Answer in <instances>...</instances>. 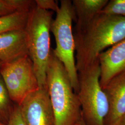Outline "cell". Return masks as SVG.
<instances>
[{
  "label": "cell",
  "mask_w": 125,
  "mask_h": 125,
  "mask_svg": "<svg viewBox=\"0 0 125 125\" xmlns=\"http://www.w3.org/2000/svg\"><path fill=\"white\" fill-rule=\"evenodd\" d=\"M73 32L78 73L97 61L106 49L125 39V17L99 13L84 26L74 27Z\"/></svg>",
  "instance_id": "obj_1"
},
{
  "label": "cell",
  "mask_w": 125,
  "mask_h": 125,
  "mask_svg": "<svg viewBox=\"0 0 125 125\" xmlns=\"http://www.w3.org/2000/svg\"><path fill=\"white\" fill-rule=\"evenodd\" d=\"M46 85L55 118V125H76L83 118L77 95L62 63L52 49Z\"/></svg>",
  "instance_id": "obj_2"
},
{
  "label": "cell",
  "mask_w": 125,
  "mask_h": 125,
  "mask_svg": "<svg viewBox=\"0 0 125 125\" xmlns=\"http://www.w3.org/2000/svg\"><path fill=\"white\" fill-rule=\"evenodd\" d=\"M53 13L35 6L29 12L24 28L28 55L33 62L40 88L46 87V71L52 49L50 33Z\"/></svg>",
  "instance_id": "obj_3"
},
{
  "label": "cell",
  "mask_w": 125,
  "mask_h": 125,
  "mask_svg": "<svg viewBox=\"0 0 125 125\" xmlns=\"http://www.w3.org/2000/svg\"><path fill=\"white\" fill-rule=\"evenodd\" d=\"M75 14L72 0H61L59 9L51 24L56 47L52 49L57 58L62 63L69 76L72 88L77 93L78 75L75 60V42L72 28Z\"/></svg>",
  "instance_id": "obj_4"
},
{
  "label": "cell",
  "mask_w": 125,
  "mask_h": 125,
  "mask_svg": "<svg viewBox=\"0 0 125 125\" xmlns=\"http://www.w3.org/2000/svg\"><path fill=\"white\" fill-rule=\"evenodd\" d=\"M78 89L76 93L82 116L87 125H106L108 112L107 97L100 83L98 60L78 73Z\"/></svg>",
  "instance_id": "obj_5"
},
{
  "label": "cell",
  "mask_w": 125,
  "mask_h": 125,
  "mask_svg": "<svg viewBox=\"0 0 125 125\" xmlns=\"http://www.w3.org/2000/svg\"><path fill=\"white\" fill-rule=\"evenodd\" d=\"M0 74L11 101L20 105L29 94L40 88L29 55L2 64Z\"/></svg>",
  "instance_id": "obj_6"
},
{
  "label": "cell",
  "mask_w": 125,
  "mask_h": 125,
  "mask_svg": "<svg viewBox=\"0 0 125 125\" xmlns=\"http://www.w3.org/2000/svg\"><path fill=\"white\" fill-rule=\"evenodd\" d=\"M26 125H55V118L46 87L29 94L18 105Z\"/></svg>",
  "instance_id": "obj_7"
},
{
  "label": "cell",
  "mask_w": 125,
  "mask_h": 125,
  "mask_svg": "<svg viewBox=\"0 0 125 125\" xmlns=\"http://www.w3.org/2000/svg\"><path fill=\"white\" fill-rule=\"evenodd\" d=\"M103 90L108 103L105 125H120L125 114V70L114 77Z\"/></svg>",
  "instance_id": "obj_8"
},
{
  "label": "cell",
  "mask_w": 125,
  "mask_h": 125,
  "mask_svg": "<svg viewBox=\"0 0 125 125\" xmlns=\"http://www.w3.org/2000/svg\"><path fill=\"white\" fill-rule=\"evenodd\" d=\"M98 60L100 83L103 89L114 77L125 70V39L103 51Z\"/></svg>",
  "instance_id": "obj_9"
},
{
  "label": "cell",
  "mask_w": 125,
  "mask_h": 125,
  "mask_svg": "<svg viewBox=\"0 0 125 125\" xmlns=\"http://www.w3.org/2000/svg\"><path fill=\"white\" fill-rule=\"evenodd\" d=\"M28 55L27 40L24 29L0 34V61L10 62Z\"/></svg>",
  "instance_id": "obj_10"
},
{
  "label": "cell",
  "mask_w": 125,
  "mask_h": 125,
  "mask_svg": "<svg viewBox=\"0 0 125 125\" xmlns=\"http://www.w3.org/2000/svg\"><path fill=\"white\" fill-rule=\"evenodd\" d=\"M108 0H74L72 1L75 14V27H83L100 13Z\"/></svg>",
  "instance_id": "obj_11"
},
{
  "label": "cell",
  "mask_w": 125,
  "mask_h": 125,
  "mask_svg": "<svg viewBox=\"0 0 125 125\" xmlns=\"http://www.w3.org/2000/svg\"><path fill=\"white\" fill-rule=\"evenodd\" d=\"M29 12L18 11L0 17V34L13 30L24 29Z\"/></svg>",
  "instance_id": "obj_12"
},
{
  "label": "cell",
  "mask_w": 125,
  "mask_h": 125,
  "mask_svg": "<svg viewBox=\"0 0 125 125\" xmlns=\"http://www.w3.org/2000/svg\"><path fill=\"white\" fill-rule=\"evenodd\" d=\"M35 6L32 0H0V17L18 11L29 12Z\"/></svg>",
  "instance_id": "obj_13"
},
{
  "label": "cell",
  "mask_w": 125,
  "mask_h": 125,
  "mask_svg": "<svg viewBox=\"0 0 125 125\" xmlns=\"http://www.w3.org/2000/svg\"><path fill=\"white\" fill-rule=\"evenodd\" d=\"M13 102L10 98L8 91L0 74V118L10 113L13 108Z\"/></svg>",
  "instance_id": "obj_14"
},
{
  "label": "cell",
  "mask_w": 125,
  "mask_h": 125,
  "mask_svg": "<svg viewBox=\"0 0 125 125\" xmlns=\"http://www.w3.org/2000/svg\"><path fill=\"white\" fill-rule=\"evenodd\" d=\"M100 13L125 17V0L108 1Z\"/></svg>",
  "instance_id": "obj_15"
},
{
  "label": "cell",
  "mask_w": 125,
  "mask_h": 125,
  "mask_svg": "<svg viewBox=\"0 0 125 125\" xmlns=\"http://www.w3.org/2000/svg\"><path fill=\"white\" fill-rule=\"evenodd\" d=\"M35 6L37 7L45 10L55 12L59 9V5L57 1L54 0H35Z\"/></svg>",
  "instance_id": "obj_16"
},
{
  "label": "cell",
  "mask_w": 125,
  "mask_h": 125,
  "mask_svg": "<svg viewBox=\"0 0 125 125\" xmlns=\"http://www.w3.org/2000/svg\"><path fill=\"white\" fill-rule=\"evenodd\" d=\"M7 125H26L23 120L17 105L16 104L12 108Z\"/></svg>",
  "instance_id": "obj_17"
},
{
  "label": "cell",
  "mask_w": 125,
  "mask_h": 125,
  "mask_svg": "<svg viewBox=\"0 0 125 125\" xmlns=\"http://www.w3.org/2000/svg\"><path fill=\"white\" fill-rule=\"evenodd\" d=\"M120 125H125V114L123 116L121 120Z\"/></svg>",
  "instance_id": "obj_18"
},
{
  "label": "cell",
  "mask_w": 125,
  "mask_h": 125,
  "mask_svg": "<svg viewBox=\"0 0 125 125\" xmlns=\"http://www.w3.org/2000/svg\"><path fill=\"white\" fill-rule=\"evenodd\" d=\"M78 123L80 125H87L85 124V123L84 122V120H83V118L79 122H78Z\"/></svg>",
  "instance_id": "obj_19"
},
{
  "label": "cell",
  "mask_w": 125,
  "mask_h": 125,
  "mask_svg": "<svg viewBox=\"0 0 125 125\" xmlns=\"http://www.w3.org/2000/svg\"><path fill=\"white\" fill-rule=\"evenodd\" d=\"M0 125H5L4 124H3V123H2L1 121H0Z\"/></svg>",
  "instance_id": "obj_20"
},
{
  "label": "cell",
  "mask_w": 125,
  "mask_h": 125,
  "mask_svg": "<svg viewBox=\"0 0 125 125\" xmlns=\"http://www.w3.org/2000/svg\"><path fill=\"white\" fill-rule=\"evenodd\" d=\"M2 63L0 61V67H1V66L2 65Z\"/></svg>",
  "instance_id": "obj_21"
},
{
  "label": "cell",
  "mask_w": 125,
  "mask_h": 125,
  "mask_svg": "<svg viewBox=\"0 0 125 125\" xmlns=\"http://www.w3.org/2000/svg\"><path fill=\"white\" fill-rule=\"evenodd\" d=\"M76 125H80V124H79V123H77V124H76Z\"/></svg>",
  "instance_id": "obj_22"
}]
</instances>
